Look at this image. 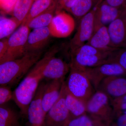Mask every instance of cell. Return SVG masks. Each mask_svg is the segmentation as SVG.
Here are the masks:
<instances>
[{
  "mask_svg": "<svg viewBox=\"0 0 126 126\" xmlns=\"http://www.w3.org/2000/svg\"><path fill=\"white\" fill-rule=\"evenodd\" d=\"M56 47L49 50L42 59L32 68L24 78L13 92L12 99L20 110L21 115L26 117L27 110L40 83L43 79V71L48 60L58 52Z\"/></svg>",
  "mask_w": 126,
  "mask_h": 126,
  "instance_id": "6da1fadb",
  "label": "cell"
},
{
  "mask_svg": "<svg viewBox=\"0 0 126 126\" xmlns=\"http://www.w3.org/2000/svg\"><path fill=\"white\" fill-rule=\"evenodd\" d=\"M42 52L27 53L19 58L0 63V86L18 82L40 59Z\"/></svg>",
  "mask_w": 126,
  "mask_h": 126,
  "instance_id": "7a4b0ae2",
  "label": "cell"
},
{
  "mask_svg": "<svg viewBox=\"0 0 126 126\" xmlns=\"http://www.w3.org/2000/svg\"><path fill=\"white\" fill-rule=\"evenodd\" d=\"M113 51L101 50L85 44L76 50L70 52V66L84 70L87 68L107 63Z\"/></svg>",
  "mask_w": 126,
  "mask_h": 126,
  "instance_id": "3957f363",
  "label": "cell"
},
{
  "mask_svg": "<svg viewBox=\"0 0 126 126\" xmlns=\"http://www.w3.org/2000/svg\"><path fill=\"white\" fill-rule=\"evenodd\" d=\"M65 83L68 91L86 104L96 92L83 70L71 66L69 74Z\"/></svg>",
  "mask_w": 126,
  "mask_h": 126,
  "instance_id": "277c9868",
  "label": "cell"
},
{
  "mask_svg": "<svg viewBox=\"0 0 126 126\" xmlns=\"http://www.w3.org/2000/svg\"><path fill=\"white\" fill-rule=\"evenodd\" d=\"M86 113L111 125L114 119L109 98L99 91H96L86 104Z\"/></svg>",
  "mask_w": 126,
  "mask_h": 126,
  "instance_id": "5b68a950",
  "label": "cell"
},
{
  "mask_svg": "<svg viewBox=\"0 0 126 126\" xmlns=\"http://www.w3.org/2000/svg\"><path fill=\"white\" fill-rule=\"evenodd\" d=\"M30 29L27 25H21L7 39L6 52L0 60V63L19 59L25 55V47L30 33Z\"/></svg>",
  "mask_w": 126,
  "mask_h": 126,
  "instance_id": "8992f818",
  "label": "cell"
},
{
  "mask_svg": "<svg viewBox=\"0 0 126 126\" xmlns=\"http://www.w3.org/2000/svg\"><path fill=\"white\" fill-rule=\"evenodd\" d=\"M65 81L58 99L46 113L44 126H63L70 119L65 103Z\"/></svg>",
  "mask_w": 126,
  "mask_h": 126,
  "instance_id": "52a82bcc",
  "label": "cell"
},
{
  "mask_svg": "<svg viewBox=\"0 0 126 126\" xmlns=\"http://www.w3.org/2000/svg\"><path fill=\"white\" fill-rule=\"evenodd\" d=\"M97 3L89 12L80 19L77 32L70 41V52L76 50L85 44V42H87L92 35Z\"/></svg>",
  "mask_w": 126,
  "mask_h": 126,
  "instance_id": "ba28073f",
  "label": "cell"
},
{
  "mask_svg": "<svg viewBox=\"0 0 126 126\" xmlns=\"http://www.w3.org/2000/svg\"><path fill=\"white\" fill-rule=\"evenodd\" d=\"M89 79L94 89L97 91L99 84L107 77L120 76L126 74V71L117 63H107L88 68L83 70Z\"/></svg>",
  "mask_w": 126,
  "mask_h": 126,
  "instance_id": "9c48e42d",
  "label": "cell"
},
{
  "mask_svg": "<svg viewBox=\"0 0 126 126\" xmlns=\"http://www.w3.org/2000/svg\"><path fill=\"white\" fill-rule=\"evenodd\" d=\"M55 14L48 27L51 36L56 38H67L74 30V19L63 11L55 12Z\"/></svg>",
  "mask_w": 126,
  "mask_h": 126,
  "instance_id": "30bf717a",
  "label": "cell"
},
{
  "mask_svg": "<svg viewBox=\"0 0 126 126\" xmlns=\"http://www.w3.org/2000/svg\"><path fill=\"white\" fill-rule=\"evenodd\" d=\"M46 84L44 82H41L29 106L26 117L29 126H44L46 114L42 106V98Z\"/></svg>",
  "mask_w": 126,
  "mask_h": 126,
  "instance_id": "8fae6325",
  "label": "cell"
},
{
  "mask_svg": "<svg viewBox=\"0 0 126 126\" xmlns=\"http://www.w3.org/2000/svg\"><path fill=\"white\" fill-rule=\"evenodd\" d=\"M126 7H113L104 0H99L94 15L93 34L100 27L107 26L110 24L119 16Z\"/></svg>",
  "mask_w": 126,
  "mask_h": 126,
  "instance_id": "7c38bea8",
  "label": "cell"
},
{
  "mask_svg": "<svg viewBox=\"0 0 126 126\" xmlns=\"http://www.w3.org/2000/svg\"><path fill=\"white\" fill-rule=\"evenodd\" d=\"M108 29L112 46L115 48L126 47V7Z\"/></svg>",
  "mask_w": 126,
  "mask_h": 126,
  "instance_id": "4fadbf2b",
  "label": "cell"
},
{
  "mask_svg": "<svg viewBox=\"0 0 126 126\" xmlns=\"http://www.w3.org/2000/svg\"><path fill=\"white\" fill-rule=\"evenodd\" d=\"M97 91L105 94L110 100L124 96L126 94V79L118 76L107 77L99 84Z\"/></svg>",
  "mask_w": 126,
  "mask_h": 126,
  "instance_id": "5bb4252c",
  "label": "cell"
},
{
  "mask_svg": "<svg viewBox=\"0 0 126 126\" xmlns=\"http://www.w3.org/2000/svg\"><path fill=\"white\" fill-rule=\"evenodd\" d=\"M51 36L48 27L33 30L28 36L25 47V54L42 52Z\"/></svg>",
  "mask_w": 126,
  "mask_h": 126,
  "instance_id": "9a60e30c",
  "label": "cell"
},
{
  "mask_svg": "<svg viewBox=\"0 0 126 126\" xmlns=\"http://www.w3.org/2000/svg\"><path fill=\"white\" fill-rule=\"evenodd\" d=\"M70 69V64L54 55L48 60L44 68L43 79L51 81L65 78Z\"/></svg>",
  "mask_w": 126,
  "mask_h": 126,
  "instance_id": "2e32d148",
  "label": "cell"
},
{
  "mask_svg": "<svg viewBox=\"0 0 126 126\" xmlns=\"http://www.w3.org/2000/svg\"><path fill=\"white\" fill-rule=\"evenodd\" d=\"M64 79L50 81L46 83L42 98V104L46 115L58 99Z\"/></svg>",
  "mask_w": 126,
  "mask_h": 126,
  "instance_id": "e0dca14e",
  "label": "cell"
},
{
  "mask_svg": "<svg viewBox=\"0 0 126 126\" xmlns=\"http://www.w3.org/2000/svg\"><path fill=\"white\" fill-rule=\"evenodd\" d=\"M86 44L98 49L105 51H114L119 48L112 46L107 26H103L97 30Z\"/></svg>",
  "mask_w": 126,
  "mask_h": 126,
  "instance_id": "ac0fdd59",
  "label": "cell"
},
{
  "mask_svg": "<svg viewBox=\"0 0 126 126\" xmlns=\"http://www.w3.org/2000/svg\"><path fill=\"white\" fill-rule=\"evenodd\" d=\"M57 0H35L27 17L21 25H28L30 21L50 9L56 7Z\"/></svg>",
  "mask_w": 126,
  "mask_h": 126,
  "instance_id": "d6986e66",
  "label": "cell"
},
{
  "mask_svg": "<svg viewBox=\"0 0 126 126\" xmlns=\"http://www.w3.org/2000/svg\"><path fill=\"white\" fill-rule=\"evenodd\" d=\"M65 103L70 114V119L86 113V104L71 94L67 90L66 86Z\"/></svg>",
  "mask_w": 126,
  "mask_h": 126,
  "instance_id": "ffe728a7",
  "label": "cell"
},
{
  "mask_svg": "<svg viewBox=\"0 0 126 126\" xmlns=\"http://www.w3.org/2000/svg\"><path fill=\"white\" fill-rule=\"evenodd\" d=\"M5 104L0 105V126H21L19 113Z\"/></svg>",
  "mask_w": 126,
  "mask_h": 126,
  "instance_id": "44dd1931",
  "label": "cell"
},
{
  "mask_svg": "<svg viewBox=\"0 0 126 126\" xmlns=\"http://www.w3.org/2000/svg\"><path fill=\"white\" fill-rule=\"evenodd\" d=\"M99 0H75L68 12L79 20L96 5Z\"/></svg>",
  "mask_w": 126,
  "mask_h": 126,
  "instance_id": "7402d4cb",
  "label": "cell"
},
{
  "mask_svg": "<svg viewBox=\"0 0 126 126\" xmlns=\"http://www.w3.org/2000/svg\"><path fill=\"white\" fill-rule=\"evenodd\" d=\"M35 0H16L12 7L14 18L21 25L27 17Z\"/></svg>",
  "mask_w": 126,
  "mask_h": 126,
  "instance_id": "603a6c76",
  "label": "cell"
},
{
  "mask_svg": "<svg viewBox=\"0 0 126 126\" xmlns=\"http://www.w3.org/2000/svg\"><path fill=\"white\" fill-rule=\"evenodd\" d=\"M65 126H110L106 123L96 119L87 113L69 120Z\"/></svg>",
  "mask_w": 126,
  "mask_h": 126,
  "instance_id": "cb8c5ba5",
  "label": "cell"
},
{
  "mask_svg": "<svg viewBox=\"0 0 126 126\" xmlns=\"http://www.w3.org/2000/svg\"><path fill=\"white\" fill-rule=\"evenodd\" d=\"M56 7L50 9L31 20L27 25L30 29H35L48 27L56 11Z\"/></svg>",
  "mask_w": 126,
  "mask_h": 126,
  "instance_id": "d4e9b609",
  "label": "cell"
},
{
  "mask_svg": "<svg viewBox=\"0 0 126 126\" xmlns=\"http://www.w3.org/2000/svg\"><path fill=\"white\" fill-rule=\"evenodd\" d=\"M20 25L14 18H0V40L13 33Z\"/></svg>",
  "mask_w": 126,
  "mask_h": 126,
  "instance_id": "484cf974",
  "label": "cell"
},
{
  "mask_svg": "<svg viewBox=\"0 0 126 126\" xmlns=\"http://www.w3.org/2000/svg\"><path fill=\"white\" fill-rule=\"evenodd\" d=\"M113 111L114 119L120 115L126 114V94L110 100Z\"/></svg>",
  "mask_w": 126,
  "mask_h": 126,
  "instance_id": "4316f807",
  "label": "cell"
},
{
  "mask_svg": "<svg viewBox=\"0 0 126 126\" xmlns=\"http://www.w3.org/2000/svg\"><path fill=\"white\" fill-rule=\"evenodd\" d=\"M112 53L109 60L108 63L118 64L126 71V50L117 52V50Z\"/></svg>",
  "mask_w": 126,
  "mask_h": 126,
  "instance_id": "83f0119b",
  "label": "cell"
},
{
  "mask_svg": "<svg viewBox=\"0 0 126 126\" xmlns=\"http://www.w3.org/2000/svg\"><path fill=\"white\" fill-rule=\"evenodd\" d=\"M13 92L7 86H0V105L5 104L12 99Z\"/></svg>",
  "mask_w": 126,
  "mask_h": 126,
  "instance_id": "f1b7e54d",
  "label": "cell"
},
{
  "mask_svg": "<svg viewBox=\"0 0 126 126\" xmlns=\"http://www.w3.org/2000/svg\"><path fill=\"white\" fill-rule=\"evenodd\" d=\"M75 0H57L56 11L69 10Z\"/></svg>",
  "mask_w": 126,
  "mask_h": 126,
  "instance_id": "f546056e",
  "label": "cell"
},
{
  "mask_svg": "<svg viewBox=\"0 0 126 126\" xmlns=\"http://www.w3.org/2000/svg\"><path fill=\"white\" fill-rule=\"evenodd\" d=\"M113 7L121 8L126 7V0H104Z\"/></svg>",
  "mask_w": 126,
  "mask_h": 126,
  "instance_id": "4dcf8cb0",
  "label": "cell"
},
{
  "mask_svg": "<svg viewBox=\"0 0 126 126\" xmlns=\"http://www.w3.org/2000/svg\"><path fill=\"white\" fill-rule=\"evenodd\" d=\"M116 120L114 124L112 123L111 126H126V114H123L116 118Z\"/></svg>",
  "mask_w": 126,
  "mask_h": 126,
  "instance_id": "1f68e13d",
  "label": "cell"
},
{
  "mask_svg": "<svg viewBox=\"0 0 126 126\" xmlns=\"http://www.w3.org/2000/svg\"><path fill=\"white\" fill-rule=\"evenodd\" d=\"M7 39H4L0 40V60L4 55L7 47Z\"/></svg>",
  "mask_w": 126,
  "mask_h": 126,
  "instance_id": "d6a6232c",
  "label": "cell"
},
{
  "mask_svg": "<svg viewBox=\"0 0 126 126\" xmlns=\"http://www.w3.org/2000/svg\"></svg>",
  "mask_w": 126,
  "mask_h": 126,
  "instance_id": "836d02e7",
  "label": "cell"
},
{
  "mask_svg": "<svg viewBox=\"0 0 126 126\" xmlns=\"http://www.w3.org/2000/svg\"></svg>",
  "mask_w": 126,
  "mask_h": 126,
  "instance_id": "e575fe53",
  "label": "cell"
}]
</instances>
